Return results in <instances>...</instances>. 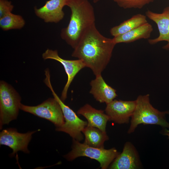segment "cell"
<instances>
[{
	"mask_svg": "<svg viewBox=\"0 0 169 169\" xmlns=\"http://www.w3.org/2000/svg\"><path fill=\"white\" fill-rule=\"evenodd\" d=\"M116 44L113 38L101 34L95 24L84 34L72 56L82 60L96 76L101 74L109 62Z\"/></svg>",
	"mask_w": 169,
	"mask_h": 169,
	"instance_id": "obj_1",
	"label": "cell"
},
{
	"mask_svg": "<svg viewBox=\"0 0 169 169\" xmlns=\"http://www.w3.org/2000/svg\"><path fill=\"white\" fill-rule=\"evenodd\" d=\"M66 6L71 10L67 26L62 29V39L73 48L77 45L85 31L95 24L93 7L88 0H66Z\"/></svg>",
	"mask_w": 169,
	"mask_h": 169,
	"instance_id": "obj_2",
	"label": "cell"
},
{
	"mask_svg": "<svg viewBox=\"0 0 169 169\" xmlns=\"http://www.w3.org/2000/svg\"><path fill=\"white\" fill-rule=\"evenodd\" d=\"M136 100V106L131 117L128 133H133L141 124L155 125L163 128H169V123L165 118V115L169 111H160L154 108L150 103L149 94L140 95Z\"/></svg>",
	"mask_w": 169,
	"mask_h": 169,
	"instance_id": "obj_3",
	"label": "cell"
},
{
	"mask_svg": "<svg viewBox=\"0 0 169 169\" xmlns=\"http://www.w3.org/2000/svg\"><path fill=\"white\" fill-rule=\"evenodd\" d=\"M120 153L115 148L105 149L94 147L73 139L71 151L64 157L71 161L79 157L87 156L98 161L101 169H106Z\"/></svg>",
	"mask_w": 169,
	"mask_h": 169,
	"instance_id": "obj_4",
	"label": "cell"
},
{
	"mask_svg": "<svg viewBox=\"0 0 169 169\" xmlns=\"http://www.w3.org/2000/svg\"><path fill=\"white\" fill-rule=\"evenodd\" d=\"M45 75L44 82L50 89L54 97L59 104L64 119L63 125L60 127L56 128L55 130L67 133L73 139L79 141H81L83 139L82 131L88 125V122L80 119L75 112L66 105L55 93L51 83L50 73H46Z\"/></svg>",
	"mask_w": 169,
	"mask_h": 169,
	"instance_id": "obj_5",
	"label": "cell"
},
{
	"mask_svg": "<svg viewBox=\"0 0 169 169\" xmlns=\"http://www.w3.org/2000/svg\"><path fill=\"white\" fill-rule=\"evenodd\" d=\"M21 98L18 93L5 81L0 82V128L17 119Z\"/></svg>",
	"mask_w": 169,
	"mask_h": 169,
	"instance_id": "obj_6",
	"label": "cell"
},
{
	"mask_svg": "<svg viewBox=\"0 0 169 169\" xmlns=\"http://www.w3.org/2000/svg\"><path fill=\"white\" fill-rule=\"evenodd\" d=\"M19 108L24 111L49 120L56 128L61 126L64 122L61 106L54 98H49L35 106H28L21 103Z\"/></svg>",
	"mask_w": 169,
	"mask_h": 169,
	"instance_id": "obj_7",
	"label": "cell"
},
{
	"mask_svg": "<svg viewBox=\"0 0 169 169\" xmlns=\"http://www.w3.org/2000/svg\"><path fill=\"white\" fill-rule=\"evenodd\" d=\"M37 131L20 133L15 128H9L3 130L0 134V144L8 146L13 150L11 154L13 156L15 153L21 151L26 153L29 152L28 146L32 135Z\"/></svg>",
	"mask_w": 169,
	"mask_h": 169,
	"instance_id": "obj_8",
	"label": "cell"
},
{
	"mask_svg": "<svg viewBox=\"0 0 169 169\" xmlns=\"http://www.w3.org/2000/svg\"><path fill=\"white\" fill-rule=\"evenodd\" d=\"M42 57L44 60L52 59L57 61L64 66L68 77L67 81L60 97L64 102L67 98L68 90L75 76L79 71L86 66L83 61L80 59L70 60L62 59L59 56L57 50L47 49L43 54Z\"/></svg>",
	"mask_w": 169,
	"mask_h": 169,
	"instance_id": "obj_9",
	"label": "cell"
},
{
	"mask_svg": "<svg viewBox=\"0 0 169 169\" xmlns=\"http://www.w3.org/2000/svg\"><path fill=\"white\" fill-rule=\"evenodd\" d=\"M136 105V100H114L106 104L105 111L109 120L119 124H127L135 110Z\"/></svg>",
	"mask_w": 169,
	"mask_h": 169,
	"instance_id": "obj_10",
	"label": "cell"
},
{
	"mask_svg": "<svg viewBox=\"0 0 169 169\" xmlns=\"http://www.w3.org/2000/svg\"><path fill=\"white\" fill-rule=\"evenodd\" d=\"M141 163L137 150L133 144L127 142L123 151L115 158L110 165L111 169H137Z\"/></svg>",
	"mask_w": 169,
	"mask_h": 169,
	"instance_id": "obj_11",
	"label": "cell"
},
{
	"mask_svg": "<svg viewBox=\"0 0 169 169\" xmlns=\"http://www.w3.org/2000/svg\"><path fill=\"white\" fill-rule=\"evenodd\" d=\"M66 0H49L41 8L35 7V13L45 23H59L64 17L63 9L66 6Z\"/></svg>",
	"mask_w": 169,
	"mask_h": 169,
	"instance_id": "obj_12",
	"label": "cell"
},
{
	"mask_svg": "<svg viewBox=\"0 0 169 169\" xmlns=\"http://www.w3.org/2000/svg\"><path fill=\"white\" fill-rule=\"evenodd\" d=\"M146 14L149 19L157 25L159 32V35L156 38L149 39L148 42L151 44H155L162 41H166L167 44L163 49L169 50V14L164 9L161 13H157L148 10Z\"/></svg>",
	"mask_w": 169,
	"mask_h": 169,
	"instance_id": "obj_13",
	"label": "cell"
},
{
	"mask_svg": "<svg viewBox=\"0 0 169 169\" xmlns=\"http://www.w3.org/2000/svg\"><path fill=\"white\" fill-rule=\"evenodd\" d=\"M95 76V78L90 83V93L97 101L107 104L117 96L116 90L105 82L101 74Z\"/></svg>",
	"mask_w": 169,
	"mask_h": 169,
	"instance_id": "obj_14",
	"label": "cell"
},
{
	"mask_svg": "<svg viewBox=\"0 0 169 169\" xmlns=\"http://www.w3.org/2000/svg\"><path fill=\"white\" fill-rule=\"evenodd\" d=\"M77 113L84 117L88 121V125L106 131L107 121L109 120L108 116L102 110L95 109L90 105L86 104L80 108Z\"/></svg>",
	"mask_w": 169,
	"mask_h": 169,
	"instance_id": "obj_15",
	"label": "cell"
},
{
	"mask_svg": "<svg viewBox=\"0 0 169 169\" xmlns=\"http://www.w3.org/2000/svg\"><path fill=\"white\" fill-rule=\"evenodd\" d=\"M153 31L152 25L147 22L136 28L122 34L114 37V42L129 43L141 39H148Z\"/></svg>",
	"mask_w": 169,
	"mask_h": 169,
	"instance_id": "obj_16",
	"label": "cell"
},
{
	"mask_svg": "<svg viewBox=\"0 0 169 169\" xmlns=\"http://www.w3.org/2000/svg\"><path fill=\"white\" fill-rule=\"evenodd\" d=\"M85 136L84 143L91 147L104 148V143L109 139L106 131L97 128L87 125L82 131Z\"/></svg>",
	"mask_w": 169,
	"mask_h": 169,
	"instance_id": "obj_17",
	"label": "cell"
},
{
	"mask_svg": "<svg viewBox=\"0 0 169 169\" xmlns=\"http://www.w3.org/2000/svg\"><path fill=\"white\" fill-rule=\"evenodd\" d=\"M147 22L146 16L137 14L119 25L112 27L110 30V33L114 37H116L128 32Z\"/></svg>",
	"mask_w": 169,
	"mask_h": 169,
	"instance_id": "obj_18",
	"label": "cell"
},
{
	"mask_svg": "<svg viewBox=\"0 0 169 169\" xmlns=\"http://www.w3.org/2000/svg\"><path fill=\"white\" fill-rule=\"evenodd\" d=\"M25 23V21L22 16L12 13L0 18V27L4 31L21 29Z\"/></svg>",
	"mask_w": 169,
	"mask_h": 169,
	"instance_id": "obj_19",
	"label": "cell"
},
{
	"mask_svg": "<svg viewBox=\"0 0 169 169\" xmlns=\"http://www.w3.org/2000/svg\"><path fill=\"white\" fill-rule=\"evenodd\" d=\"M119 7L124 9H141L155 0H113Z\"/></svg>",
	"mask_w": 169,
	"mask_h": 169,
	"instance_id": "obj_20",
	"label": "cell"
},
{
	"mask_svg": "<svg viewBox=\"0 0 169 169\" xmlns=\"http://www.w3.org/2000/svg\"><path fill=\"white\" fill-rule=\"evenodd\" d=\"M13 8L11 1L0 0V18L11 13Z\"/></svg>",
	"mask_w": 169,
	"mask_h": 169,
	"instance_id": "obj_21",
	"label": "cell"
},
{
	"mask_svg": "<svg viewBox=\"0 0 169 169\" xmlns=\"http://www.w3.org/2000/svg\"><path fill=\"white\" fill-rule=\"evenodd\" d=\"M168 114L169 115V112L168 113ZM162 134L163 135L167 136L168 138H169V130L167 129L166 128H165Z\"/></svg>",
	"mask_w": 169,
	"mask_h": 169,
	"instance_id": "obj_22",
	"label": "cell"
},
{
	"mask_svg": "<svg viewBox=\"0 0 169 169\" xmlns=\"http://www.w3.org/2000/svg\"><path fill=\"white\" fill-rule=\"evenodd\" d=\"M169 14V7H167L164 9Z\"/></svg>",
	"mask_w": 169,
	"mask_h": 169,
	"instance_id": "obj_23",
	"label": "cell"
},
{
	"mask_svg": "<svg viewBox=\"0 0 169 169\" xmlns=\"http://www.w3.org/2000/svg\"><path fill=\"white\" fill-rule=\"evenodd\" d=\"M100 0H93V2L94 3H96L98 2Z\"/></svg>",
	"mask_w": 169,
	"mask_h": 169,
	"instance_id": "obj_24",
	"label": "cell"
}]
</instances>
